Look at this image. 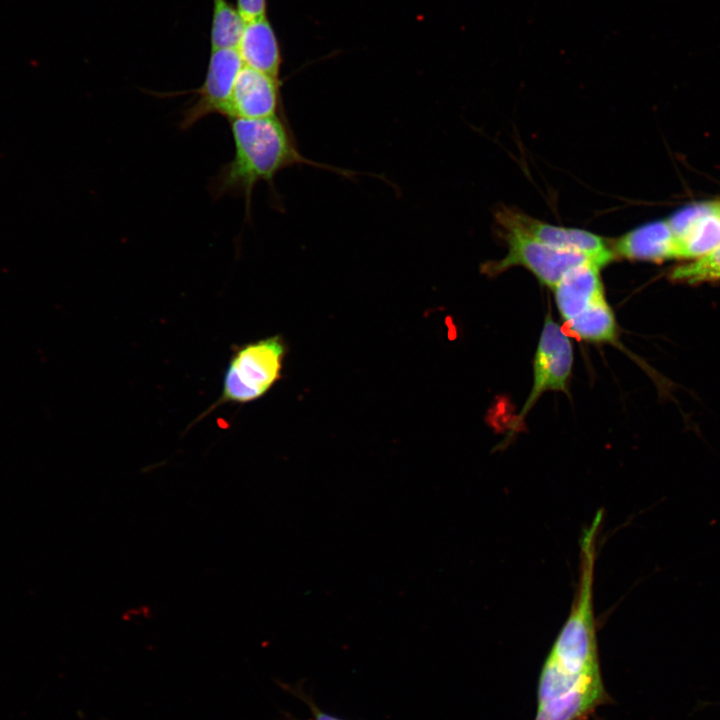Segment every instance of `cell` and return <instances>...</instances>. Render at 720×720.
Returning <instances> with one entry per match:
<instances>
[{
	"label": "cell",
	"instance_id": "obj_1",
	"mask_svg": "<svg viewBox=\"0 0 720 720\" xmlns=\"http://www.w3.org/2000/svg\"><path fill=\"white\" fill-rule=\"evenodd\" d=\"M602 517L597 512L581 535L575 597L541 669L534 720H585L608 702L593 607L594 566Z\"/></svg>",
	"mask_w": 720,
	"mask_h": 720
},
{
	"label": "cell",
	"instance_id": "obj_2",
	"mask_svg": "<svg viewBox=\"0 0 720 720\" xmlns=\"http://www.w3.org/2000/svg\"><path fill=\"white\" fill-rule=\"evenodd\" d=\"M228 121L234 154L210 180L208 189L215 200L225 195L243 197L246 218L250 217L252 194L256 185L264 181L273 187L275 176L286 168L309 165L344 177L357 174L305 157L280 115L260 119L232 118Z\"/></svg>",
	"mask_w": 720,
	"mask_h": 720
},
{
	"label": "cell",
	"instance_id": "obj_3",
	"mask_svg": "<svg viewBox=\"0 0 720 720\" xmlns=\"http://www.w3.org/2000/svg\"><path fill=\"white\" fill-rule=\"evenodd\" d=\"M285 351L279 336L237 347L227 365L221 395L211 409L226 403L246 404L263 397L281 377Z\"/></svg>",
	"mask_w": 720,
	"mask_h": 720
},
{
	"label": "cell",
	"instance_id": "obj_4",
	"mask_svg": "<svg viewBox=\"0 0 720 720\" xmlns=\"http://www.w3.org/2000/svg\"><path fill=\"white\" fill-rule=\"evenodd\" d=\"M500 232L507 243V253L502 259L484 265L487 274L522 266L552 289L570 269L590 261L581 254L552 248L513 228L500 227Z\"/></svg>",
	"mask_w": 720,
	"mask_h": 720
},
{
	"label": "cell",
	"instance_id": "obj_5",
	"mask_svg": "<svg viewBox=\"0 0 720 720\" xmlns=\"http://www.w3.org/2000/svg\"><path fill=\"white\" fill-rule=\"evenodd\" d=\"M495 218L499 227L513 228L552 248L581 254L601 268L615 258L610 241L592 232L550 224L510 207L499 209Z\"/></svg>",
	"mask_w": 720,
	"mask_h": 720
},
{
	"label": "cell",
	"instance_id": "obj_6",
	"mask_svg": "<svg viewBox=\"0 0 720 720\" xmlns=\"http://www.w3.org/2000/svg\"><path fill=\"white\" fill-rule=\"evenodd\" d=\"M244 66L234 48L211 50L206 74L200 87L169 95L194 94V101L184 111L180 129L188 130L203 118L226 115L236 78Z\"/></svg>",
	"mask_w": 720,
	"mask_h": 720
},
{
	"label": "cell",
	"instance_id": "obj_7",
	"mask_svg": "<svg viewBox=\"0 0 720 720\" xmlns=\"http://www.w3.org/2000/svg\"><path fill=\"white\" fill-rule=\"evenodd\" d=\"M573 364L572 344L550 313L540 334L533 363V385L519 419L523 418L546 391H566Z\"/></svg>",
	"mask_w": 720,
	"mask_h": 720
},
{
	"label": "cell",
	"instance_id": "obj_8",
	"mask_svg": "<svg viewBox=\"0 0 720 720\" xmlns=\"http://www.w3.org/2000/svg\"><path fill=\"white\" fill-rule=\"evenodd\" d=\"M675 237V259H696L720 246V201L693 205L667 220Z\"/></svg>",
	"mask_w": 720,
	"mask_h": 720
},
{
	"label": "cell",
	"instance_id": "obj_9",
	"mask_svg": "<svg viewBox=\"0 0 720 720\" xmlns=\"http://www.w3.org/2000/svg\"><path fill=\"white\" fill-rule=\"evenodd\" d=\"M280 107V78L243 66L236 78L225 117L268 118L279 115Z\"/></svg>",
	"mask_w": 720,
	"mask_h": 720
},
{
	"label": "cell",
	"instance_id": "obj_10",
	"mask_svg": "<svg viewBox=\"0 0 720 720\" xmlns=\"http://www.w3.org/2000/svg\"><path fill=\"white\" fill-rule=\"evenodd\" d=\"M600 269L593 262L582 263L566 272L552 288L557 308L565 322L605 297Z\"/></svg>",
	"mask_w": 720,
	"mask_h": 720
},
{
	"label": "cell",
	"instance_id": "obj_11",
	"mask_svg": "<svg viewBox=\"0 0 720 720\" xmlns=\"http://www.w3.org/2000/svg\"><path fill=\"white\" fill-rule=\"evenodd\" d=\"M615 257L660 262L675 259V237L666 221L639 226L613 241Z\"/></svg>",
	"mask_w": 720,
	"mask_h": 720
},
{
	"label": "cell",
	"instance_id": "obj_12",
	"mask_svg": "<svg viewBox=\"0 0 720 720\" xmlns=\"http://www.w3.org/2000/svg\"><path fill=\"white\" fill-rule=\"evenodd\" d=\"M237 51L244 66L279 78L281 48L267 17L245 23Z\"/></svg>",
	"mask_w": 720,
	"mask_h": 720
},
{
	"label": "cell",
	"instance_id": "obj_13",
	"mask_svg": "<svg viewBox=\"0 0 720 720\" xmlns=\"http://www.w3.org/2000/svg\"><path fill=\"white\" fill-rule=\"evenodd\" d=\"M579 338L591 342H612L616 337V320L605 297L565 322Z\"/></svg>",
	"mask_w": 720,
	"mask_h": 720
},
{
	"label": "cell",
	"instance_id": "obj_14",
	"mask_svg": "<svg viewBox=\"0 0 720 720\" xmlns=\"http://www.w3.org/2000/svg\"><path fill=\"white\" fill-rule=\"evenodd\" d=\"M210 47L216 49H237L245 21L236 6L228 0H212Z\"/></svg>",
	"mask_w": 720,
	"mask_h": 720
},
{
	"label": "cell",
	"instance_id": "obj_15",
	"mask_svg": "<svg viewBox=\"0 0 720 720\" xmlns=\"http://www.w3.org/2000/svg\"><path fill=\"white\" fill-rule=\"evenodd\" d=\"M669 277L674 282L686 284L719 281L720 246L686 264L676 266Z\"/></svg>",
	"mask_w": 720,
	"mask_h": 720
},
{
	"label": "cell",
	"instance_id": "obj_16",
	"mask_svg": "<svg viewBox=\"0 0 720 720\" xmlns=\"http://www.w3.org/2000/svg\"><path fill=\"white\" fill-rule=\"evenodd\" d=\"M279 686L285 690L286 692L290 693L303 703H305L309 711L312 715V718L310 720H347L343 719L341 717L332 715L326 711H324L319 705L315 702L314 698L311 694L307 693L302 686V682H298L296 684H288L279 682Z\"/></svg>",
	"mask_w": 720,
	"mask_h": 720
},
{
	"label": "cell",
	"instance_id": "obj_17",
	"mask_svg": "<svg viewBox=\"0 0 720 720\" xmlns=\"http://www.w3.org/2000/svg\"><path fill=\"white\" fill-rule=\"evenodd\" d=\"M236 8L245 23L262 19L267 15V0H236Z\"/></svg>",
	"mask_w": 720,
	"mask_h": 720
}]
</instances>
